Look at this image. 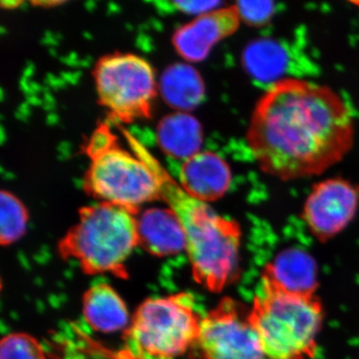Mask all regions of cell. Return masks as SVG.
<instances>
[{
	"label": "cell",
	"instance_id": "6da1fadb",
	"mask_svg": "<svg viewBox=\"0 0 359 359\" xmlns=\"http://www.w3.org/2000/svg\"><path fill=\"white\" fill-rule=\"evenodd\" d=\"M355 140L351 108L335 90L299 78L273 82L252 111L247 144L263 173L280 180L325 173Z\"/></svg>",
	"mask_w": 359,
	"mask_h": 359
},
{
	"label": "cell",
	"instance_id": "7a4b0ae2",
	"mask_svg": "<svg viewBox=\"0 0 359 359\" xmlns=\"http://www.w3.org/2000/svg\"><path fill=\"white\" fill-rule=\"evenodd\" d=\"M132 152L148 165L158 180L161 199L175 212L185 231L187 248L196 282L212 292H222L240 273L242 231L211 205L196 199L175 181L154 155L128 130L121 128Z\"/></svg>",
	"mask_w": 359,
	"mask_h": 359
},
{
	"label": "cell",
	"instance_id": "3957f363",
	"mask_svg": "<svg viewBox=\"0 0 359 359\" xmlns=\"http://www.w3.org/2000/svg\"><path fill=\"white\" fill-rule=\"evenodd\" d=\"M249 318L266 359H311L325 311L316 294L285 292L262 278Z\"/></svg>",
	"mask_w": 359,
	"mask_h": 359
},
{
	"label": "cell",
	"instance_id": "277c9868",
	"mask_svg": "<svg viewBox=\"0 0 359 359\" xmlns=\"http://www.w3.org/2000/svg\"><path fill=\"white\" fill-rule=\"evenodd\" d=\"M135 215L108 202L82 208L77 223L59 243L61 256L76 261L89 275H124L125 263L139 245Z\"/></svg>",
	"mask_w": 359,
	"mask_h": 359
},
{
	"label": "cell",
	"instance_id": "5b68a950",
	"mask_svg": "<svg viewBox=\"0 0 359 359\" xmlns=\"http://www.w3.org/2000/svg\"><path fill=\"white\" fill-rule=\"evenodd\" d=\"M85 152L90 165L84 188L90 195L135 212L140 205L160 199L159 183L152 170L134 153L120 148L107 125L101 124L94 131Z\"/></svg>",
	"mask_w": 359,
	"mask_h": 359
},
{
	"label": "cell",
	"instance_id": "8992f818",
	"mask_svg": "<svg viewBox=\"0 0 359 359\" xmlns=\"http://www.w3.org/2000/svg\"><path fill=\"white\" fill-rule=\"evenodd\" d=\"M201 321L190 294L149 299L127 328L130 351L140 359L178 358L197 344Z\"/></svg>",
	"mask_w": 359,
	"mask_h": 359
},
{
	"label": "cell",
	"instance_id": "52a82bcc",
	"mask_svg": "<svg viewBox=\"0 0 359 359\" xmlns=\"http://www.w3.org/2000/svg\"><path fill=\"white\" fill-rule=\"evenodd\" d=\"M94 77L99 100L115 121L149 118L156 96L155 73L145 59L112 54L97 62Z\"/></svg>",
	"mask_w": 359,
	"mask_h": 359
},
{
	"label": "cell",
	"instance_id": "ba28073f",
	"mask_svg": "<svg viewBox=\"0 0 359 359\" xmlns=\"http://www.w3.org/2000/svg\"><path fill=\"white\" fill-rule=\"evenodd\" d=\"M249 311L226 297L202 318L197 344L204 359H266Z\"/></svg>",
	"mask_w": 359,
	"mask_h": 359
},
{
	"label": "cell",
	"instance_id": "9c48e42d",
	"mask_svg": "<svg viewBox=\"0 0 359 359\" xmlns=\"http://www.w3.org/2000/svg\"><path fill=\"white\" fill-rule=\"evenodd\" d=\"M358 209L359 185L337 177L314 184L302 216L311 235L327 242L346 230Z\"/></svg>",
	"mask_w": 359,
	"mask_h": 359
},
{
	"label": "cell",
	"instance_id": "30bf717a",
	"mask_svg": "<svg viewBox=\"0 0 359 359\" xmlns=\"http://www.w3.org/2000/svg\"><path fill=\"white\" fill-rule=\"evenodd\" d=\"M237 6L219 7L198 16L174 34L180 55L190 62L204 60L212 47L237 32L241 23Z\"/></svg>",
	"mask_w": 359,
	"mask_h": 359
},
{
	"label": "cell",
	"instance_id": "8fae6325",
	"mask_svg": "<svg viewBox=\"0 0 359 359\" xmlns=\"http://www.w3.org/2000/svg\"><path fill=\"white\" fill-rule=\"evenodd\" d=\"M178 183L187 193L205 203L223 198L231 186L228 163L216 153L204 151L182 161Z\"/></svg>",
	"mask_w": 359,
	"mask_h": 359
},
{
	"label": "cell",
	"instance_id": "7c38bea8",
	"mask_svg": "<svg viewBox=\"0 0 359 359\" xmlns=\"http://www.w3.org/2000/svg\"><path fill=\"white\" fill-rule=\"evenodd\" d=\"M139 245L153 256H174L186 250L185 231L171 209H149L138 219Z\"/></svg>",
	"mask_w": 359,
	"mask_h": 359
},
{
	"label": "cell",
	"instance_id": "4fadbf2b",
	"mask_svg": "<svg viewBox=\"0 0 359 359\" xmlns=\"http://www.w3.org/2000/svg\"><path fill=\"white\" fill-rule=\"evenodd\" d=\"M262 278L285 292L316 294L318 287L316 266L313 257L304 250H283L264 269Z\"/></svg>",
	"mask_w": 359,
	"mask_h": 359
},
{
	"label": "cell",
	"instance_id": "5bb4252c",
	"mask_svg": "<svg viewBox=\"0 0 359 359\" xmlns=\"http://www.w3.org/2000/svg\"><path fill=\"white\" fill-rule=\"evenodd\" d=\"M83 314L90 327L104 334L119 332L131 323L126 304L107 283H98L85 292Z\"/></svg>",
	"mask_w": 359,
	"mask_h": 359
},
{
	"label": "cell",
	"instance_id": "9a60e30c",
	"mask_svg": "<svg viewBox=\"0 0 359 359\" xmlns=\"http://www.w3.org/2000/svg\"><path fill=\"white\" fill-rule=\"evenodd\" d=\"M161 149L173 160L185 161L200 152L203 142L199 121L188 113H174L158 125Z\"/></svg>",
	"mask_w": 359,
	"mask_h": 359
},
{
	"label": "cell",
	"instance_id": "2e32d148",
	"mask_svg": "<svg viewBox=\"0 0 359 359\" xmlns=\"http://www.w3.org/2000/svg\"><path fill=\"white\" fill-rule=\"evenodd\" d=\"M161 93L168 105L180 111L197 107L205 97V85L195 68L188 65L168 67L161 77Z\"/></svg>",
	"mask_w": 359,
	"mask_h": 359
},
{
	"label": "cell",
	"instance_id": "e0dca14e",
	"mask_svg": "<svg viewBox=\"0 0 359 359\" xmlns=\"http://www.w3.org/2000/svg\"><path fill=\"white\" fill-rule=\"evenodd\" d=\"M28 214L25 205L13 194L0 193V242L2 245L13 244L26 231Z\"/></svg>",
	"mask_w": 359,
	"mask_h": 359
},
{
	"label": "cell",
	"instance_id": "ac0fdd59",
	"mask_svg": "<svg viewBox=\"0 0 359 359\" xmlns=\"http://www.w3.org/2000/svg\"><path fill=\"white\" fill-rule=\"evenodd\" d=\"M0 359H46L39 341L26 334L6 335L0 344Z\"/></svg>",
	"mask_w": 359,
	"mask_h": 359
},
{
	"label": "cell",
	"instance_id": "d6986e66",
	"mask_svg": "<svg viewBox=\"0 0 359 359\" xmlns=\"http://www.w3.org/2000/svg\"><path fill=\"white\" fill-rule=\"evenodd\" d=\"M241 20L252 25H263L273 16L275 7L273 2H238L236 4Z\"/></svg>",
	"mask_w": 359,
	"mask_h": 359
},
{
	"label": "cell",
	"instance_id": "ffe728a7",
	"mask_svg": "<svg viewBox=\"0 0 359 359\" xmlns=\"http://www.w3.org/2000/svg\"><path fill=\"white\" fill-rule=\"evenodd\" d=\"M171 4L175 9L182 13L200 16L219 8L222 4L219 1H173Z\"/></svg>",
	"mask_w": 359,
	"mask_h": 359
}]
</instances>
